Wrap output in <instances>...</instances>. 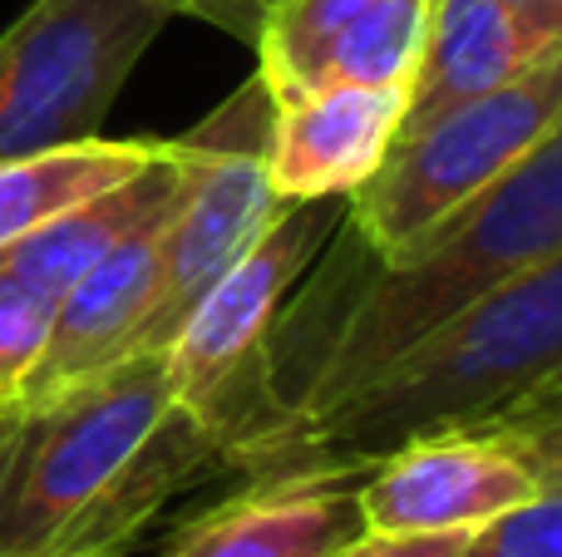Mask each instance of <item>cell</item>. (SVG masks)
I'll use <instances>...</instances> for the list:
<instances>
[{"label":"cell","mask_w":562,"mask_h":557,"mask_svg":"<svg viewBox=\"0 0 562 557\" xmlns=\"http://www.w3.org/2000/svg\"><path fill=\"white\" fill-rule=\"evenodd\" d=\"M562 124V45L508 84L405 128L375 173L346 197L340 237L360 257L390 262L419 232L488 187Z\"/></svg>","instance_id":"cell-4"},{"label":"cell","mask_w":562,"mask_h":557,"mask_svg":"<svg viewBox=\"0 0 562 557\" xmlns=\"http://www.w3.org/2000/svg\"><path fill=\"white\" fill-rule=\"evenodd\" d=\"M49 321H55V302L0 272V420L20 410V390L45 355Z\"/></svg>","instance_id":"cell-16"},{"label":"cell","mask_w":562,"mask_h":557,"mask_svg":"<svg viewBox=\"0 0 562 557\" xmlns=\"http://www.w3.org/2000/svg\"><path fill=\"white\" fill-rule=\"evenodd\" d=\"M330 242L336 247L326 272L267 336L252 385V420L233 450L277 424L350 400L405 345L508 276L562 252V124L390 262L360 257L340 227Z\"/></svg>","instance_id":"cell-1"},{"label":"cell","mask_w":562,"mask_h":557,"mask_svg":"<svg viewBox=\"0 0 562 557\" xmlns=\"http://www.w3.org/2000/svg\"><path fill=\"white\" fill-rule=\"evenodd\" d=\"M543 395H562V380L553 385V390H543ZM543 395H533V400H543ZM474 430H479V424H474Z\"/></svg>","instance_id":"cell-22"},{"label":"cell","mask_w":562,"mask_h":557,"mask_svg":"<svg viewBox=\"0 0 562 557\" xmlns=\"http://www.w3.org/2000/svg\"><path fill=\"white\" fill-rule=\"evenodd\" d=\"M164 138H79L45 154L5 158L0 163V247L55 223L59 213L128 183L138 168L154 163Z\"/></svg>","instance_id":"cell-14"},{"label":"cell","mask_w":562,"mask_h":557,"mask_svg":"<svg viewBox=\"0 0 562 557\" xmlns=\"http://www.w3.org/2000/svg\"><path fill=\"white\" fill-rule=\"evenodd\" d=\"M562 380V252L508 276L419 336L350 400L227 454L243 484L366 474L429 434H464Z\"/></svg>","instance_id":"cell-3"},{"label":"cell","mask_w":562,"mask_h":557,"mask_svg":"<svg viewBox=\"0 0 562 557\" xmlns=\"http://www.w3.org/2000/svg\"><path fill=\"white\" fill-rule=\"evenodd\" d=\"M528 30H538L543 39L562 45V0H504Z\"/></svg>","instance_id":"cell-21"},{"label":"cell","mask_w":562,"mask_h":557,"mask_svg":"<svg viewBox=\"0 0 562 557\" xmlns=\"http://www.w3.org/2000/svg\"><path fill=\"white\" fill-rule=\"evenodd\" d=\"M405 84H330L277 109L267 138L272 187L286 203L350 197L405 128Z\"/></svg>","instance_id":"cell-10"},{"label":"cell","mask_w":562,"mask_h":557,"mask_svg":"<svg viewBox=\"0 0 562 557\" xmlns=\"http://www.w3.org/2000/svg\"><path fill=\"white\" fill-rule=\"evenodd\" d=\"M356 484L360 474L243 484L188 523L164 557H336L366 533Z\"/></svg>","instance_id":"cell-11"},{"label":"cell","mask_w":562,"mask_h":557,"mask_svg":"<svg viewBox=\"0 0 562 557\" xmlns=\"http://www.w3.org/2000/svg\"><path fill=\"white\" fill-rule=\"evenodd\" d=\"M533 493V474L484 434H429L375 459L356 484L366 533L484 528Z\"/></svg>","instance_id":"cell-8"},{"label":"cell","mask_w":562,"mask_h":557,"mask_svg":"<svg viewBox=\"0 0 562 557\" xmlns=\"http://www.w3.org/2000/svg\"><path fill=\"white\" fill-rule=\"evenodd\" d=\"M223 444L173 395L164 355L0 420V557H124Z\"/></svg>","instance_id":"cell-2"},{"label":"cell","mask_w":562,"mask_h":557,"mask_svg":"<svg viewBox=\"0 0 562 557\" xmlns=\"http://www.w3.org/2000/svg\"><path fill=\"white\" fill-rule=\"evenodd\" d=\"M464 557H562V489H538L528 503L474 528Z\"/></svg>","instance_id":"cell-18"},{"label":"cell","mask_w":562,"mask_h":557,"mask_svg":"<svg viewBox=\"0 0 562 557\" xmlns=\"http://www.w3.org/2000/svg\"><path fill=\"white\" fill-rule=\"evenodd\" d=\"M375 5H385V0H281L252 39L257 75L272 89V104L281 109L306 94L311 69L326 55V45Z\"/></svg>","instance_id":"cell-15"},{"label":"cell","mask_w":562,"mask_h":557,"mask_svg":"<svg viewBox=\"0 0 562 557\" xmlns=\"http://www.w3.org/2000/svg\"><path fill=\"white\" fill-rule=\"evenodd\" d=\"M340 223H346V197L286 203L277 223L207 286L203 302L168 341L164 361L178 405L217 434L223 454L252 420L257 361L281 316V302L330 247Z\"/></svg>","instance_id":"cell-7"},{"label":"cell","mask_w":562,"mask_h":557,"mask_svg":"<svg viewBox=\"0 0 562 557\" xmlns=\"http://www.w3.org/2000/svg\"><path fill=\"white\" fill-rule=\"evenodd\" d=\"M469 533H360L356 543H346L336 557H464Z\"/></svg>","instance_id":"cell-19"},{"label":"cell","mask_w":562,"mask_h":557,"mask_svg":"<svg viewBox=\"0 0 562 557\" xmlns=\"http://www.w3.org/2000/svg\"><path fill=\"white\" fill-rule=\"evenodd\" d=\"M272 89L252 75L217 114L183 134V193L164 227V286L138 355H164L203 292L281 217L286 197L272 187Z\"/></svg>","instance_id":"cell-6"},{"label":"cell","mask_w":562,"mask_h":557,"mask_svg":"<svg viewBox=\"0 0 562 557\" xmlns=\"http://www.w3.org/2000/svg\"><path fill=\"white\" fill-rule=\"evenodd\" d=\"M548 49L553 39L528 30L504 0H429L425 45L405 84V128L508 84Z\"/></svg>","instance_id":"cell-12"},{"label":"cell","mask_w":562,"mask_h":557,"mask_svg":"<svg viewBox=\"0 0 562 557\" xmlns=\"http://www.w3.org/2000/svg\"><path fill=\"white\" fill-rule=\"evenodd\" d=\"M281 0H178V15H193V20H207V25L227 30L233 39L252 45L262 20L272 15Z\"/></svg>","instance_id":"cell-20"},{"label":"cell","mask_w":562,"mask_h":557,"mask_svg":"<svg viewBox=\"0 0 562 557\" xmlns=\"http://www.w3.org/2000/svg\"><path fill=\"white\" fill-rule=\"evenodd\" d=\"M464 434H484V440L504 444L518 464L538 479V489H562V395H543L518 410L498 414V420L479 424Z\"/></svg>","instance_id":"cell-17"},{"label":"cell","mask_w":562,"mask_h":557,"mask_svg":"<svg viewBox=\"0 0 562 557\" xmlns=\"http://www.w3.org/2000/svg\"><path fill=\"white\" fill-rule=\"evenodd\" d=\"M178 193H183V187H178ZM173 203H168L164 213H154L148 223H138L134 232L119 237V242L59 296L45 355H40V365L30 371L25 390H20V410L55 400V395L104 375L109 365L138 355L144 326L154 321L158 286H164V227H168Z\"/></svg>","instance_id":"cell-9"},{"label":"cell","mask_w":562,"mask_h":557,"mask_svg":"<svg viewBox=\"0 0 562 557\" xmlns=\"http://www.w3.org/2000/svg\"><path fill=\"white\" fill-rule=\"evenodd\" d=\"M178 0H30L0 30V163L94 138Z\"/></svg>","instance_id":"cell-5"},{"label":"cell","mask_w":562,"mask_h":557,"mask_svg":"<svg viewBox=\"0 0 562 557\" xmlns=\"http://www.w3.org/2000/svg\"><path fill=\"white\" fill-rule=\"evenodd\" d=\"M178 187H183V144L164 138L154 163L138 168L128 183L69 207V213L35 227V232L20 237V242L0 247V272H10L20 286H30L35 296L59 306V296H65L119 237L134 232V227L148 223L154 213H164L178 197Z\"/></svg>","instance_id":"cell-13"}]
</instances>
